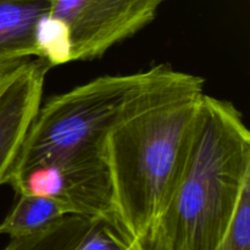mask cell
<instances>
[{
	"label": "cell",
	"mask_w": 250,
	"mask_h": 250,
	"mask_svg": "<svg viewBox=\"0 0 250 250\" xmlns=\"http://www.w3.org/2000/svg\"><path fill=\"white\" fill-rule=\"evenodd\" d=\"M204 85L200 76L154 66L148 82L105 137L112 211L136 239L167 204L187 155Z\"/></svg>",
	"instance_id": "obj_1"
},
{
	"label": "cell",
	"mask_w": 250,
	"mask_h": 250,
	"mask_svg": "<svg viewBox=\"0 0 250 250\" xmlns=\"http://www.w3.org/2000/svg\"><path fill=\"white\" fill-rule=\"evenodd\" d=\"M250 186V132L229 100L204 94L167 204L142 250H215Z\"/></svg>",
	"instance_id": "obj_2"
},
{
	"label": "cell",
	"mask_w": 250,
	"mask_h": 250,
	"mask_svg": "<svg viewBox=\"0 0 250 250\" xmlns=\"http://www.w3.org/2000/svg\"><path fill=\"white\" fill-rule=\"evenodd\" d=\"M150 75L100 76L41 103L4 185L36 166L104 156L107 132Z\"/></svg>",
	"instance_id": "obj_3"
},
{
	"label": "cell",
	"mask_w": 250,
	"mask_h": 250,
	"mask_svg": "<svg viewBox=\"0 0 250 250\" xmlns=\"http://www.w3.org/2000/svg\"><path fill=\"white\" fill-rule=\"evenodd\" d=\"M165 1L49 0L48 15L67 31L71 61H89L148 26Z\"/></svg>",
	"instance_id": "obj_4"
},
{
	"label": "cell",
	"mask_w": 250,
	"mask_h": 250,
	"mask_svg": "<svg viewBox=\"0 0 250 250\" xmlns=\"http://www.w3.org/2000/svg\"><path fill=\"white\" fill-rule=\"evenodd\" d=\"M16 194H33L65 203L73 215L114 216L109 170L104 156L36 166L11 186Z\"/></svg>",
	"instance_id": "obj_5"
},
{
	"label": "cell",
	"mask_w": 250,
	"mask_h": 250,
	"mask_svg": "<svg viewBox=\"0 0 250 250\" xmlns=\"http://www.w3.org/2000/svg\"><path fill=\"white\" fill-rule=\"evenodd\" d=\"M49 68L50 66L39 58L23 59L0 93V186L4 185L5 176L43 102Z\"/></svg>",
	"instance_id": "obj_6"
},
{
	"label": "cell",
	"mask_w": 250,
	"mask_h": 250,
	"mask_svg": "<svg viewBox=\"0 0 250 250\" xmlns=\"http://www.w3.org/2000/svg\"><path fill=\"white\" fill-rule=\"evenodd\" d=\"M49 0H0V62L37 58L36 33Z\"/></svg>",
	"instance_id": "obj_7"
},
{
	"label": "cell",
	"mask_w": 250,
	"mask_h": 250,
	"mask_svg": "<svg viewBox=\"0 0 250 250\" xmlns=\"http://www.w3.org/2000/svg\"><path fill=\"white\" fill-rule=\"evenodd\" d=\"M72 210L58 199L33 194H17L12 209L0 224V234L21 238L46 229Z\"/></svg>",
	"instance_id": "obj_8"
},
{
	"label": "cell",
	"mask_w": 250,
	"mask_h": 250,
	"mask_svg": "<svg viewBox=\"0 0 250 250\" xmlns=\"http://www.w3.org/2000/svg\"><path fill=\"white\" fill-rule=\"evenodd\" d=\"M92 220L81 215H67L42 231L21 238H11L2 250H75Z\"/></svg>",
	"instance_id": "obj_9"
},
{
	"label": "cell",
	"mask_w": 250,
	"mask_h": 250,
	"mask_svg": "<svg viewBox=\"0 0 250 250\" xmlns=\"http://www.w3.org/2000/svg\"><path fill=\"white\" fill-rule=\"evenodd\" d=\"M75 250H141V247L115 216H110L93 219Z\"/></svg>",
	"instance_id": "obj_10"
},
{
	"label": "cell",
	"mask_w": 250,
	"mask_h": 250,
	"mask_svg": "<svg viewBox=\"0 0 250 250\" xmlns=\"http://www.w3.org/2000/svg\"><path fill=\"white\" fill-rule=\"evenodd\" d=\"M215 250H250V186L243 190L231 225Z\"/></svg>",
	"instance_id": "obj_11"
},
{
	"label": "cell",
	"mask_w": 250,
	"mask_h": 250,
	"mask_svg": "<svg viewBox=\"0 0 250 250\" xmlns=\"http://www.w3.org/2000/svg\"><path fill=\"white\" fill-rule=\"evenodd\" d=\"M20 61H9V62H0V93L4 89L5 85L9 83L11 80L12 75L16 71L17 66H19Z\"/></svg>",
	"instance_id": "obj_12"
},
{
	"label": "cell",
	"mask_w": 250,
	"mask_h": 250,
	"mask_svg": "<svg viewBox=\"0 0 250 250\" xmlns=\"http://www.w3.org/2000/svg\"><path fill=\"white\" fill-rule=\"evenodd\" d=\"M141 250H142V249H141Z\"/></svg>",
	"instance_id": "obj_13"
}]
</instances>
